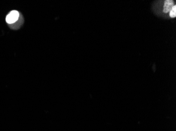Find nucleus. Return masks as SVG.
I'll return each mask as SVG.
<instances>
[{
  "label": "nucleus",
  "mask_w": 176,
  "mask_h": 131,
  "mask_svg": "<svg viewBox=\"0 0 176 131\" xmlns=\"http://www.w3.org/2000/svg\"><path fill=\"white\" fill-rule=\"evenodd\" d=\"M20 16L19 13L17 11L13 10L10 12L7 17H6V21L8 24H12L17 22L19 20Z\"/></svg>",
  "instance_id": "f257e3e1"
},
{
  "label": "nucleus",
  "mask_w": 176,
  "mask_h": 131,
  "mask_svg": "<svg viewBox=\"0 0 176 131\" xmlns=\"http://www.w3.org/2000/svg\"><path fill=\"white\" fill-rule=\"evenodd\" d=\"M174 6V2L171 1V0H167L165 2L164 7H163V12L166 13L170 12Z\"/></svg>",
  "instance_id": "f03ea898"
},
{
  "label": "nucleus",
  "mask_w": 176,
  "mask_h": 131,
  "mask_svg": "<svg viewBox=\"0 0 176 131\" xmlns=\"http://www.w3.org/2000/svg\"><path fill=\"white\" fill-rule=\"evenodd\" d=\"M176 16V6L175 5L171 11H170V16L172 18H174Z\"/></svg>",
  "instance_id": "7ed1b4c3"
}]
</instances>
